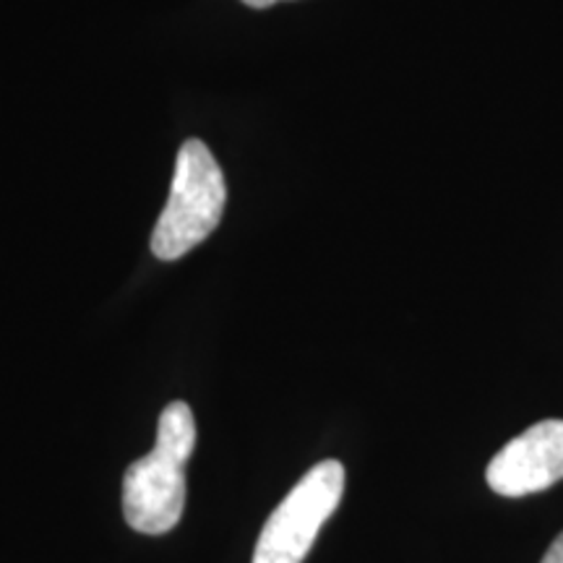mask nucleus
<instances>
[{"mask_svg":"<svg viewBox=\"0 0 563 563\" xmlns=\"http://www.w3.org/2000/svg\"><path fill=\"white\" fill-rule=\"evenodd\" d=\"M196 449V420L186 402H170L157 422V443L125 470L123 517L141 534H165L186 509V462Z\"/></svg>","mask_w":563,"mask_h":563,"instance_id":"obj_1","label":"nucleus"},{"mask_svg":"<svg viewBox=\"0 0 563 563\" xmlns=\"http://www.w3.org/2000/svg\"><path fill=\"white\" fill-rule=\"evenodd\" d=\"M228 186L214 154L199 139H188L175 162L170 199L152 235V253L162 262H175L217 230Z\"/></svg>","mask_w":563,"mask_h":563,"instance_id":"obj_2","label":"nucleus"},{"mask_svg":"<svg viewBox=\"0 0 563 563\" xmlns=\"http://www.w3.org/2000/svg\"><path fill=\"white\" fill-rule=\"evenodd\" d=\"M344 493V467L323 460L300 477L282 498L258 534L251 563H302L319 538L321 527L336 511Z\"/></svg>","mask_w":563,"mask_h":563,"instance_id":"obj_3","label":"nucleus"},{"mask_svg":"<svg viewBox=\"0 0 563 563\" xmlns=\"http://www.w3.org/2000/svg\"><path fill=\"white\" fill-rule=\"evenodd\" d=\"M563 477V420L527 428L493 456L485 481L504 498H522L551 488Z\"/></svg>","mask_w":563,"mask_h":563,"instance_id":"obj_4","label":"nucleus"},{"mask_svg":"<svg viewBox=\"0 0 563 563\" xmlns=\"http://www.w3.org/2000/svg\"><path fill=\"white\" fill-rule=\"evenodd\" d=\"M543 563H563V532L553 540L551 548H548V553L543 555Z\"/></svg>","mask_w":563,"mask_h":563,"instance_id":"obj_5","label":"nucleus"},{"mask_svg":"<svg viewBox=\"0 0 563 563\" xmlns=\"http://www.w3.org/2000/svg\"><path fill=\"white\" fill-rule=\"evenodd\" d=\"M245 5H251V9H269L274 3H282V0H243Z\"/></svg>","mask_w":563,"mask_h":563,"instance_id":"obj_6","label":"nucleus"}]
</instances>
